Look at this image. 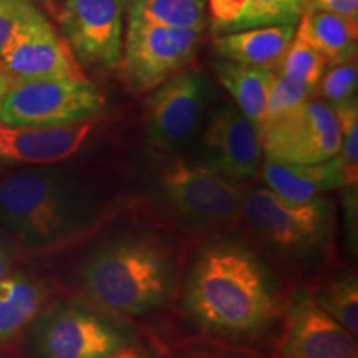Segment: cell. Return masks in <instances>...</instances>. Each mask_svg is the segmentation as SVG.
<instances>
[{
  "instance_id": "cell-1",
  "label": "cell",
  "mask_w": 358,
  "mask_h": 358,
  "mask_svg": "<svg viewBox=\"0 0 358 358\" xmlns=\"http://www.w3.org/2000/svg\"><path fill=\"white\" fill-rule=\"evenodd\" d=\"M185 306L204 330L234 338L266 330L279 313V297L262 259L245 244L221 239L192 262Z\"/></svg>"
},
{
  "instance_id": "cell-2",
  "label": "cell",
  "mask_w": 358,
  "mask_h": 358,
  "mask_svg": "<svg viewBox=\"0 0 358 358\" xmlns=\"http://www.w3.org/2000/svg\"><path fill=\"white\" fill-rule=\"evenodd\" d=\"M95 217V201L71 173L27 169L0 181V224L27 249L70 243L87 232Z\"/></svg>"
},
{
  "instance_id": "cell-3",
  "label": "cell",
  "mask_w": 358,
  "mask_h": 358,
  "mask_svg": "<svg viewBox=\"0 0 358 358\" xmlns=\"http://www.w3.org/2000/svg\"><path fill=\"white\" fill-rule=\"evenodd\" d=\"M78 284L98 307L143 315L168 301L174 287V256L163 239L131 232L106 241L85 259Z\"/></svg>"
},
{
  "instance_id": "cell-4",
  "label": "cell",
  "mask_w": 358,
  "mask_h": 358,
  "mask_svg": "<svg viewBox=\"0 0 358 358\" xmlns=\"http://www.w3.org/2000/svg\"><path fill=\"white\" fill-rule=\"evenodd\" d=\"M153 187L164 211L186 229H216L241 216V182L198 161L163 159L153 173Z\"/></svg>"
},
{
  "instance_id": "cell-5",
  "label": "cell",
  "mask_w": 358,
  "mask_h": 358,
  "mask_svg": "<svg viewBox=\"0 0 358 358\" xmlns=\"http://www.w3.org/2000/svg\"><path fill=\"white\" fill-rule=\"evenodd\" d=\"M241 216L262 243L292 259L313 257L327 248L332 232V206L322 196L290 203L257 187L244 192Z\"/></svg>"
},
{
  "instance_id": "cell-6",
  "label": "cell",
  "mask_w": 358,
  "mask_h": 358,
  "mask_svg": "<svg viewBox=\"0 0 358 358\" xmlns=\"http://www.w3.org/2000/svg\"><path fill=\"white\" fill-rule=\"evenodd\" d=\"M101 92L87 77L12 83L0 101L6 128H43L93 120L105 111Z\"/></svg>"
},
{
  "instance_id": "cell-7",
  "label": "cell",
  "mask_w": 358,
  "mask_h": 358,
  "mask_svg": "<svg viewBox=\"0 0 358 358\" xmlns=\"http://www.w3.org/2000/svg\"><path fill=\"white\" fill-rule=\"evenodd\" d=\"M201 35L199 30L168 29L129 19L120 58L124 85L133 93L159 87L192 60Z\"/></svg>"
},
{
  "instance_id": "cell-8",
  "label": "cell",
  "mask_w": 358,
  "mask_h": 358,
  "mask_svg": "<svg viewBox=\"0 0 358 358\" xmlns=\"http://www.w3.org/2000/svg\"><path fill=\"white\" fill-rule=\"evenodd\" d=\"M34 322L32 342L38 358H106L128 342L120 327L75 303L40 312Z\"/></svg>"
},
{
  "instance_id": "cell-9",
  "label": "cell",
  "mask_w": 358,
  "mask_h": 358,
  "mask_svg": "<svg viewBox=\"0 0 358 358\" xmlns=\"http://www.w3.org/2000/svg\"><path fill=\"white\" fill-rule=\"evenodd\" d=\"M0 71L12 83L85 77L70 45L37 6L19 22L3 47Z\"/></svg>"
},
{
  "instance_id": "cell-10",
  "label": "cell",
  "mask_w": 358,
  "mask_h": 358,
  "mask_svg": "<svg viewBox=\"0 0 358 358\" xmlns=\"http://www.w3.org/2000/svg\"><path fill=\"white\" fill-rule=\"evenodd\" d=\"M266 158L285 163H322L338 153L342 129L335 111L320 100H308L259 129Z\"/></svg>"
},
{
  "instance_id": "cell-11",
  "label": "cell",
  "mask_w": 358,
  "mask_h": 358,
  "mask_svg": "<svg viewBox=\"0 0 358 358\" xmlns=\"http://www.w3.org/2000/svg\"><path fill=\"white\" fill-rule=\"evenodd\" d=\"M209 98L206 80L196 71H178L151 95L146 105V140L173 153L196 136Z\"/></svg>"
},
{
  "instance_id": "cell-12",
  "label": "cell",
  "mask_w": 358,
  "mask_h": 358,
  "mask_svg": "<svg viewBox=\"0 0 358 358\" xmlns=\"http://www.w3.org/2000/svg\"><path fill=\"white\" fill-rule=\"evenodd\" d=\"M53 10L78 64L108 69L120 64L124 0H62Z\"/></svg>"
},
{
  "instance_id": "cell-13",
  "label": "cell",
  "mask_w": 358,
  "mask_h": 358,
  "mask_svg": "<svg viewBox=\"0 0 358 358\" xmlns=\"http://www.w3.org/2000/svg\"><path fill=\"white\" fill-rule=\"evenodd\" d=\"M261 134L236 106L224 105L213 115L203 136L206 166L236 182L254 179L262 164Z\"/></svg>"
},
{
  "instance_id": "cell-14",
  "label": "cell",
  "mask_w": 358,
  "mask_h": 358,
  "mask_svg": "<svg viewBox=\"0 0 358 358\" xmlns=\"http://www.w3.org/2000/svg\"><path fill=\"white\" fill-rule=\"evenodd\" d=\"M284 358H357L355 337L322 310L307 290H297L285 310Z\"/></svg>"
},
{
  "instance_id": "cell-15",
  "label": "cell",
  "mask_w": 358,
  "mask_h": 358,
  "mask_svg": "<svg viewBox=\"0 0 358 358\" xmlns=\"http://www.w3.org/2000/svg\"><path fill=\"white\" fill-rule=\"evenodd\" d=\"M95 131L92 120L43 128H6L0 161L24 164L60 163L78 153Z\"/></svg>"
},
{
  "instance_id": "cell-16",
  "label": "cell",
  "mask_w": 358,
  "mask_h": 358,
  "mask_svg": "<svg viewBox=\"0 0 358 358\" xmlns=\"http://www.w3.org/2000/svg\"><path fill=\"white\" fill-rule=\"evenodd\" d=\"M261 173L267 189L290 203H306L319 198L322 192L345 186V174L337 156L307 164L264 158Z\"/></svg>"
},
{
  "instance_id": "cell-17",
  "label": "cell",
  "mask_w": 358,
  "mask_h": 358,
  "mask_svg": "<svg viewBox=\"0 0 358 358\" xmlns=\"http://www.w3.org/2000/svg\"><path fill=\"white\" fill-rule=\"evenodd\" d=\"M302 0H208V24L214 37L272 25H297Z\"/></svg>"
},
{
  "instance_id": "cell-18",
  "label": "cell",
  "mask_w": 358,
  "mask_h": 358,
  "mask_svg": "<svg viewBox=\"0 0 358 358\" xmlns=\"http://www.w3.org/2000/svg\"><path fill=\"white\" fill-rule=\"evenodd\" d=\"M294 35L295 25L257 27L214 37L213 50L219 60L275 70Z\"/></svg>"
},
{
  "instance_id": "cell-19",
  "label": "cell",
  "mask_w": 358,
  "mask_h": 358,
  "mask_svg": "<svg viewBox=\"0 0 358 358\" xmlns=\"http://www.w3.org/2000/svg\"><path fill=\"white\" fill-rule=\"evenodd\" d=\"M295 37L312 45L329 64L357 58L358 22L334 12H306L297 22Z\"/></svg>"
},
{
  "instance_id": "cell-20",
  "label": "cell",
  "mask_w": 358,
  "mask_h": 358,
  "mask_svg": "<svg viewBox=\"0 0 358 358\" xmlns=\"http://www.w3.org/2000/svg\"><path fill=\"white\" fill-rule=\"evenodd\" d=\"M214 70H216L219 82L234 100L236 108L261 129L274 70L229 60L216 62Z\"/></svg>"
},
{
  "instance_id": "cell-21",
  "label": "cell",
  "mask_w": 358,
  "mask_h": 358,
  "mask_svg": "<svg viewBox=\"0 0 358 358\" xmlns=\"http://www.w3.org/2000/svg\"><path fill=\"white\" fill-rule=\"evenodd\" d=\"M47 290L24 274L0 279V343L17 337L42 312Z\"/></svg>"
},
{
  "instance_id": "cell-22",
  "label": "cell",
  "mask_w": 358,
  "mask_h": 358,
  "mask_svg": "<svg viewBox=\"0 0 358 358\" xmlns=\"http://www.w3.org/2000/svg\"><path fill=\"white\" fill-rule=\"evenodd\" d=\"M129 19L168 29L203 32L208 25V0H128Z\"/></svg>"
},
{
  "instance_id": "cell-23",
  "label": "cell",
  "mask_w": 358,
  "mask_h": 358,
  "mask_svg": "<svg viewBox=\"0 0 358 358\" xmlns=\"http://www.w3.org/2000/svg\"><path fill=\"white\" fill-rule=\"evenodd\" d=\"M315 302L322 310H325L337 320L348 334L357 338L358 335V284L357 277L352 274L340 275L337 279L329 282L320 294L317 295Z\"/></svg>"
},
{
  "instance_id": "cell-24",
  "label": "cell",
  "mask_w": 358,
  "mask_h": 358,
  "mask_svg": "<svg viewBox=\"0 0 358 358\" xmlns=\"http://www.w3.org/2000/svg\"><path fill=\"white\" fill-rule=\"evenodd\" d=\"M327 65L329 62L319 50L294 35L292 42L289 43L287 50L284 52L274 71L284 75L285 78L306 85L317 93V87Z\"/></svg>"
},
{
  "instance_id": "cell-25",
  "label": "cell",
  "mask_w": 358,
  "mask_h": 358,
  "mask_svg": "<svg viewBox=\"0 0 358 358\" xmlns=\"http://www.w3.org/2000/svg\"><path fill=\"white\" fill-rule=\"evenodd\" d=\"M358 69L357 58L329 64L322 75L317 92L334 111L357 103Z\"/></svg>"
},
{
  "instance_id": "cell-26",
  "label": "cell",
  "mask_w": 358,
  "mask_h": 358,
  "mask_svg": "<svg viewBox=\"0 0 358 358\" xmlns=\"http://www.w3.org/2000/svg\"><path fill=\"white\" fill-rule=\"evenodd\" d=\"M313 90L306 87V85L294 82V80L285 78L284 75L274 71L272 77L271 88L267 93L266 101V111H264V124L275 122V120L282 118L284 115L290 113L303 103L310 100L313 96Z\"/></svg>"
},
{
  "instance_id": "cell-27",
  "label": "cell",
  "mask_w": 358,
  "mask_h": 358,
  "mask_svg": "<svg viewBox=\"0 0 358 358\" xmlns=\"http://www.w3.org/2000/svg\"><path fill=\"white\" fill-rule=\"evenodd\" d=\"M342 129V143L337 156L340 166L345 174V186H357L358 169V106H345L335 111ZM343 186V187H345Z\"/></svg>"
},
{
  "instance_id": "cell-28",
  "label": "cell",
  "mask_w": 358,
  "mask_h": 358,
  "mask_svg": "<svg viewBox=\"0 0 358 358\" xmlns=\"http://www.w3.org/2000/svg\"><path fill=\"white\" fill-rule=\"evenodd\" d=\"M34 7L32 0H0V55L15 27Z\"/></svg>"
},
{
  "instance_id": "cell-29",
  "label": "cell",
  "mask_w": 358,
  "mask_h": 358,
  "mask_svg": "<svg viewBox=\"0 0 358 358\" xmlns=\"http://www.w3.org/2000/svg\"><path fill=\"white\" fill-rule=\"evenodd\" d=\"M319 10L334 12L358 22V0H307L303 3V13Z\"/></svg>"
},
{
  "instance_id": "cell-30",
  "label": "cell",
  "mask_w": 358,
  "mask_h": 358,
  "mask_svg": "<svg viewBox=\"0 0 358 358\" xmlns=\"http://www.w3.org/2000/svg\"><path fill=\"white\" fill-rule=\"evenodd\" d=\"M10 268H12L10 254H8L6 245H3L2 241H0V279H3V277L10 274Z\"/></svg>"
},
{
  "instance_id": "cell-31",
  "label": "cell",
  "mask_w": 358,
  "mask_h": 358,
  "mask_svg": "<svg viewBox=\"0 0 358 358\" xmlns=\"http://www.w3.org/2000/svg\"><path fill=\"white\" fill-rule=\"evenodd\" d=\"M106 358H148V357L143 352L136 350V348H124L123 347L122 350L111 353V355Z\"/></svg>"
},
{
  "instance_id": "cell-32",
  "label": "cell",
  "mask_w": 358,
  "mask_h": 358,
  "mask_svg": "<svg viewBox=\"0 0 358 358\" xmlns=\"http://www.w3.org/2000/svg\"><path fill=\"white\" fill-rule=\"evenodd\" d=\"M10 87H12L10 78H8L6 73H2V71H0V101H2V98L6 96V93L8 92V88Z\"/></svg>"
},
{
  "instance_id": "cell-33",
  "label": "cell",
  "mask_w": 358,
  "mask_h": 358,
  "mask_svg": "<svg viewBox=\"0 0 358 358\" xmlns=\"http://www.w3.org/2000/svg\"><path fill=\"white\" fill-rule=\"evenodd\" d=\"M42 2L47 3V6L50 7V8H55V3L60 2V0H42Z\"/></svg>"
},
{
  "instance_id": "cell-34",
  "label": "cell",
  "mask_w": 358,
  "mask_h": 358,
  "mask_svg": "<svg viewBox=\"0 0 358 358\" xmlns=\"http://www.w3.org/2000/svg\"><path fill=\"white\" fill-rule=\"evenodd\" d=\"M3 133H6V127H2V124H0V140H2Z\"/></svg>"
},
{
  "instance_id": "cell-35",
  "label": "cell",
  "mask_w": 358,
  "mask_h": 358,
  "mask_svg": "<svg viewBox=\"0 0 358 358\" xmlns=\"http://www.w3.org/2000/svg\"><path fill=\"white\" fill-rule=\"evenodd\" d=\"M307 2V0H302V7H303V3H306Z\"/></svg>"
},
{
  "instance_id": "cell-36",
  "label": "cell",
  "mask_w": 358,
  "mask_h": 358,
  "mask_svg": "<svg viewBox=\"0 0 358 358\" xmlns=\"http://www.w3.org/2000/svg\"><path fill=\"white\" fill-rule=\"evenodd\" d=\"M124 2H127V0H124Z\"/></svg>"
}]
</instances>
